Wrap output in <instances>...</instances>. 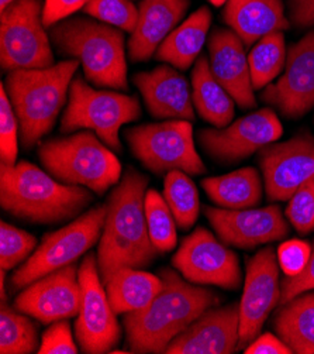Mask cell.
Segmentation results:
<instances>
[{"mask_svg": "<svg viewBox=\"0 0 314 354\" xmlns=\"http://www.w3.org/2000/svg\"><path fill=\"white\" fill-rule=\"evenodd\" d=\"M148 178L128 167L112 191L97 247V267L103 284L123 267L144 268L157 257L146 218Z\"/></svg>", "mask_w": 314, "mask_h": 354, "instance_id": "cell-1", "label": "cell"}, {"mask_svg": "<svg viewBox=\"0 0 314 354\" xmlns=\"http://www.w3.org/2000/svg\"><path fill=\"white\" fill-rule=\"evenodd\" d=\"M159 277L162 290L151 304L124 313L130 353H165L173 339L220 301L215 291L192 286L173 270L162 268Z\"/></svg>", "mask_w": 314, "mask_h": 354, "instance_id": "cell-2", "label": "cell"}, {"mask_svg": "<svg viewBox=\"0 0 314 354\" xmlns=\"http://www.w3.org/2000/svg\"><path fill=\"white\" fill-rule=\"evenodd\" d=\"M93 201L85 187L66 185L28 161L0 167V205L31 223H59L79 216Z\"/></svg>", "mask_w": 314, "mask_h": 354, "instance_id": "cell-3", "label": "cell"}, {"mask_svg": "<svg viewBox=\"0 0 314 354\" xmlns=\"http://www.w3.org/2000/svg\"><path fill=\"white\" fill-rule=\"evenodd\" d=\"M79 65L66 59L43 69L9 71L3 86L19 119L23 149H32L52 130Z\"/></svg>", "mask_w": 314, "mask_h": 354, "instance_id": "cell-4", "label": "cell"}, {"mask_svg": "<svg viewBox=\"0 0 314 354\" xmlns=\"http://www.w3.org/2000/svg\"><path fill=\"white\" fill-rule=\"evenodd\" d=\"M50 39L62 55L81 62L89 84L128 91L121 30L101 21L74 17L52 26Z\"/></svg>", "mask_w": 314, "mask_h": 354, "instance_id": "cell-5", "label": "cell"}, {"mask_svg": "<svg viewBox=\"0 0 314 354\" xmlns=\"http://www.w3.org/2000/svg\"><path fill=\"white\" fill-rule=\"evenodd\" d=\"M39 157L54 178L103 195L121 178V164L113 150L92 131L50 138L40 145Z\"/></svg>", "mask_w": 314, "mask_h": 354, "instance_id": "cell-6", "label": "cell"}, {"mask_svg": "<svg viewBox=\"0 0 314 354\" xmlns=\"http://www.w3.org/2000/svg\"><path fill=\"white\" fill-rule=\"evenodd\" d=\"M141 116L137 96L92 88L77 77L69 88V102L61 120V131H93L113 151H121L120 129Z\"/></svg>", "mask_w": 314, "mask_h": 354, "instance_id": "cell-7", "label": "cell"}, {"mask_svg": "<svg viewBox=\"0 0 314 354\" xmlns=\"http://www.w3.org/2000/svg\"><path fill=\"white\" fill-rule=\"evenodd\" d=\"M124 137L134 157L154 174L206 172V165L195 147L193 126L189 120L173 119L130 127Z\"/></svg>", "mask_w": 314, "mask_h": 354, "instance_id": "cell-8", "label": "cell"}, {"mask_svg": "<svg viewBox=\"0 0 314 354\" xmlns=\"http://www.w3.org/2000/svg\"><path fill=\"white\" fill-rule=\"evenodd\" d=\"M106 214V203L97 205L65 227L47 234L27 261L13 274V287L26 288L50 272L75 264L100 240Z\"/></svg>", "mask_w": 314, "mask_h": 354, "instance_id": "cell-9", "label": "cell"}, {"mask_svg": "<svg viewBox=\"0 0 314 354\" xmlns=\"http://www.w3.org/2000/svg\"><path fill=\"white\" fill-rule=\"evenodd\" d=\"M41 0H17L0 13V62L8 73L54 65Z\"/></svg>", "mask_w": 314, "mask_h": 354, "instance_id": "cell-10", "label": "cell"}, {"mask_svg": "<svg viewBox=\"0 0 314 354\" xmlns=\"http://www.w3.org/2000/svg\"><path fill=\"white\" fill-rule=\"evenodd\" d=\"M82 304L75 322L79 347L88 354L112 353L120 343L121 328L100 278L97 257L89 253L79 267Z\"/></svg>", "mask_w": 314, "mask_h": 354, "instance_id": "cell-11", "label": "cell"}, {"mask_svg": "<svg viewBox=\"0 0 314 354\" xmlns=\"http://www.w3.org/2000/svg\"><path fill=\"white\" fill-rule=\"evenodd\" d=\"M172 264L192 284L237 290L242 281L238 256L204 227L182 241Z\"/></svg>", "mask_w": 314, "mask_h": 354, "instance_id": "cell-12", "label": "cell"}, {"mask_svg": "<svg viewBox=\"0 0 314 354\" xmlns=\"http://www.w3.org/2000/svg\"><path fill=\"white\" fill-rule=\"evenodd\" d=\"M281 120L271 108L246 115L223 129H203L199 141L208 157L222 162L234 164L282 137Z\"/></svg>", "mask_w": 314, "mask_h": 354, "instance_id": "cell-13", "label": "cell"}, {"mask_svg": "<svg viewBox=\"0 0 314 354\" xmlns=\"http://www.w3.org/2000/svg\"><path fill=\"white\" fill-rule=\"evenodd\" d=\"M277 254L265 247L247 263L246 284L239 301L238 350H246L261 333L271 312L281 304Z\"/></svg>", "mask_w": 314, "mask_h": 354, "instance_id": "cell-14", "label": "cell"}, {"mask_svg": "<svg viewBox=\"0 0 314 354\" xmlns=\"http://www.w3.org/2000/svg\"><path fill=\"white\" fill-rule=\"evenodd\" d=\"M259 165L268 199L289 201L303 184L314 180V137L302 133L265 146L259 150Z\"/></svg>", "mask_w": 314, "mask_h": 354, "instance_id": "cell-15", "label": "cell"}, {"mask_svg": "<svg viewBox=\"0 0 314 354\" xmlns=\"http://www.w3.org/2000/svg\"><path fill=\"white\" fill-rule=\"evenodd\" d=\"M261 96L289 119L303 118L314 108V30L291 46L282 77Z\"/></svg>", "mask_w": 314, "mask_h": 354, "instance_id": "cell-16", "label": "cell"}, {"mask_svg": "<svg viewBox=\"0 0 314 354\" xmlns=\"http://www.w3.org/2000/svg\"><path fill=\"white\" fill-rule=\"evenodd\" d=\"M82 290L79 268L69 264L50 272L24 288L14 299V308L41 324L71 319L79 313Z\"/></svg>", "mask_w": 314, "mask_h": 354, "instance_id": "cell-17", "label": "cell"}, {"mask_svg": "<svg viewBox=\"0 0 314 354\" xmlns=\"http://www.w3.org/2000/svg\"><path fill=\"white\" fill-rule=\"evenodd\" d=\"M204 215L220 240L237 249H254L289 234V225L277 205L239 210L206 206Z\"/></svg>", "mask_w": 314, "mask_h": 354, "instance_id": "cell-18", "label": "cell"}, {"mask_svg": "<svg viewBox=\"0 0 314 354\" xmlns=\"http://www.w3.org/2000/svg\"><path fill=\"white\" fill-rule=\"evenodd\" d=\"M239 304L212 306L173 339L166 354H231L238 350Z\"/></svg>", "mask_w": 314, "mask_h": 354, "instance_id": "cell-19", "label": "cell"}, {"mask_svg": "<svg viewBox=\"0 0 314 354\" xmlns=\"http://www.w3.org/2000/svg\"><path fill=\"white\" fill-rule=\"evenodd\" d=\"M246 46L233 30L215 28L207 41L208 64L222 86L241 109L257 106Z\"/></svg>", "mask_w": 314, "mask_h": 354, "instance_id": "cell-20", "label": "cell"}, {"mask_svg": "<svg viewBox=\"0 0 314 354\" xmlns=\"http://www.w3.org/2000/svg\"><path fill=\"white\" fill-rule=\"evenodd\" d=\"M155 119L193 120V99L186 78L169 65H159L133 78Z\"/></svg>", "mask_w": 314, "mask_h": 354, "instance_id": "cell-21", "label": "cell"}, {"mask_svg": "<svg viewBox=\"0 0 314 354\" xmlns=\"http://www.w3.org/2000/svg\"><path fill=\"white\" fill-rule=\"evenodd\" d=\"M190 0H143L138 21L128 40V57L134 62L148 61L162 41L177 28Z\"/></svg>", "mask_w": 314, "mask_h": 354, "instance_id": "cell-22", "label": "cell"}, {"mask_svg": "<svg viewBox=\"0 0 314 354\" xmlns=\"http://www.w3.org/2000/svg\"><path fill=\"white\" fill-rule=\"evenodd\" d=\"M223 20L246 47L254 46L271 32L291 27L282 0H227Z\"/></svg>", "mask_w": 314, "mask_h": 354, "instance_id": "cell-23", "label": "cell"}, {"mask_svg": "<svg viewBox=\"0 0 314 354\" xmlns=\"http://www.w3.org/2000/svg\"><path fill=\"white\" fill-rule=\"evenodd\" d=\"M213 15L203 6L173 30L155 53L158 61L178 69H188L202 55V48L210 30Z\"/></svg>", "mask_w": 314, "mask_h": 354, "instance_id": "cell-24", "label": "cell"}, {"mask_svg": "<svg viewBox=\"0 0 314 354\" xmlns=\"http://www.w3.org/2000/svg\"><path fill=\"white\" fill-rule=\"evenodd\" d=\"M193 106L202 119L217 129L227 127L235 113V102L212 73L207 57L200 55L192 71Z\"/></svg>", "mask_w": 314, "mask_h": 354, "instance_id": "cell-25", "label": "cell"}, {"mask_svg": "<svg viewBox=\"0 0 314 354\" xmlns=\"http://www.w3.org/2000/svg\"><path fill=\"white\" fill-rule=\"evenodd\" d=\"M104 288L113 310L120 315L148 306L162 290V279L141 268L123 267L108 279Z\"/></svg>", "mask_w": 314, "mask_h": 354, "instance_id": "cell-26", "label": "cell"}, {"mask_svg": "<svg viewBox=\"0 0 314 354\" xmlns=\"http://www.w3.org/2000/svg\"><path fill=\"white\" fill-rule=\"evenodd\" d=\"M273 329L293 353L314 354V291L303 292L279 305Z\"/></svg>", "mask_w": 314, "mask_h": 354, "instance_id": "cell-27", "label": "cell"}, {"mask_svg": "<svg viewBox=\"0 0 314 354\" xmlns=\"http://www.w3.org/2000/svg\"><path fill=\"white\" fill-rule=\"evenodd\" d=\"M202 187L212 202L224 209H250L262 199L261 176L253 167L206 178L202 181Z\"/></svg>", "mask_w": 314, "mask_h": 354, "instance_id": "cell-28", "label": "cell"}, {"mask_svg": "<svg viewBox=\"0 0 314 354\" xmlns=\"http://www.w3.org/2000/svg\"><path fill=\"white\" fill-rule=\"evenodd\" d=\"M286 57L288 51L282 31L271 32L257 41L248 55L254 89L268 86L279 74L284 73Z\"/></svg>", "mask_w": 314, "mask_h": 354, "instance_id": "cell-29", "label": "cell"}, {"mask_svg": "<svg viewBox=\"0 0 314 354\" xmlns=\"http://www.w3.org/2000/svg\"><path fill=\"white\" fill-rule=\"evenodd\" d=\"M39 351L37 328L26 313L2 304L0 310V353L30 354Z\"/></svg>", "mask_w": 314, "mask_h": 354, "instance_id": "cell-30", "label": "cell"}, {"mask_svg": "<svg viewBox=\"0 0 314 354\" xmlns=\"http://www.w3.org/2000/svg\"><path fill=\"white\" fill-rule=\"evenodd\" d=\"M164 198L168 202L177 225L190 229L199 216V195L196 185L184 171H170L165 176Z\"/></svg>", "mask_w": 314, "mask_h": 354, "instance_id": "cell-31", "label": "cell"}, {"mask_svg": "<svg viewBox=\"0 0 314 354\" xmlns=\"http://www.w3.org/2000/svg\"><path fill=\"white\" fill-rule=\"evenodd\" d=\"M146 218L148 233L158 253H168L177 247V221L165 198L155 189L146 194Z\"/></svg>", "mask_w": 314, "mask_h": 354, "instance_id": "cell-32", "label": "cell"}, {"mask_svg": "<svg viewBox=\"0 0 314 354\" xmlns=\"http://www.w3.org/2000/svg\"><path fill=\"white\" fill-rule=\"evenodd\" d=\"M84 13L127 32H133L138 21V10L130 0H90Z\"/></svg>", "mask_w": 314, "mask_h": 354, "instance_id": "cell-33", "label": "cell"}, {"mask_svg": "<svg viewBox=\"0 0 314 354\" xmlns=\"http://www.w3.org/2000/svg\"><path fill=\"white\" fill-rule=\"evenodd\" d=\"M37 239L32 234L2 222L0 225V266L3 270H12L24 261L36 249Z\"/></svg>", "mask_w": 314, "mask_h": 354, "instance_id": "cell-34", "label": "cell"}, {"mask_svg": "<svg viewBox=\"0 0 314 354\" xmlns=\"http://www.w3.org/2000/svg\"><path fill=\"white\" fill-rule=\"evenodd\" d=\"M19 131L17 115L2 85V92H0V158H2V164L14 165L17 162Z\"/></svg>", "mask_w": 314, "mask_h": 354, "instance_id": "cell-35", "label": "cell"}, {"mask_svg": "<svg viewBox=\"0 0 314 354\" xmlns=\"http://www.w3.org/2000/svg\"><path fill=\"white\" fill-rule=\"evenodd\" d=\"M286 218L299 234L314 230V180L303 184L289 199Z\"/></svg>", "mask_w": 314, "mask_h": 354, "instance_id": "cell-36", "label": "cell"}, {"mask_svg": "<svg viewBox=\"0 0 314 354\" xmlns=\"http://www.w3.org/2000/svg\"><path fill=\"white\" fill-rule=\"evenodd\" d=\"M68 319L54 322L43 335L39 347L40 354H77L78 347L74 342Z\"/></svg>", "mask_w": 314, "mask_h": 354, "instance_id": "cell-37", "label": "cell"}, {"mask_svg": "<svg viewBox=\"0 0 314 354\" xmlns=\"http://www.w3.org/2000/svg\"><path fill=\"white\" fill-rule=\"evenodd\" d=\"M311 254V247L302 240H291L284 243L277 250L279 267L291 277L299 274L307 264Z\"/></svg>", "mask_w": 314, "mask_h": 354, "instance_id": "cell-38", "label": "cell"}, {"mask_svg": "<svg viewBox=\"0 0 314 354\" xmlns=\"http://www.w3.org/2000/svg\"><path fill=\"white\" fill-rule=\"evenodd\" d=\"M281 288H282V297H281V304L279 305L289 302L291 299H293L295 297L303 292L314 291V244H313L310 259L304 266V268L296 275H291V277L286 275V278L282 281Z\"/></svg>", "mask_w": 314, "mask_h": 354, "instance_id": "cell-39", "label": "cell"}, {"mask_svg": "<svg viewBox=\"0 0 314 354\" xmlns=\"http://www.w3.org/2000/svg\"><path fill=\"white\" fill-rule=\"evenodd\" d=\"M90 0H46L43 10V21L47 28H51L57 23L72 16L84 8Z\"/></svg>", "mask_w": 314, "mask_h": 354, "instance_id": "cell-40", "label": "cell"}, {"mask_svg": "<svg viewBox=\"0 0 314 354\" xmlns=\"http://www.w3.org/2000/svg\"><path fill=\"white\" fill-rule=\"evenodd\" d=\"M246 354H292L291 347L279 336L264 333L246 347Z\"/></svg>", "mask_w": 314, "mask_h": 354, "instance_id": "cell-41", "label": "cell"}, {"mask_svg": "<svg viewBox=\"0 0 314 354\" xmlns=\"http://www.w3.org/2000/svg\"><path fill=\"white\" fill-rule=\"evenodd\" d=\"M291 21L297 28L314 26V0H292L289 3Z\"/></svg>", "mask_w": 314, "mask_h": 354, "instance_id": "cell-42", "label": "cell"}, {"mask_svg": "<svg viewBox=\"0 0 314 354\" xmlns=\"http://www.w3.org/2000/svg\"><path fill=\"white\" fill-rule=\"evenodd\" d=\"M5 277H6V270L2 268L0 271V297H2V304H5L6 299V291H5Z\"/></svg>", "mask_w": 314, "mask_h": 354, "instance_id": "cell-43", "label": "cell"}, {"mask_svg": "<svg viewBox=\"0 0 314 354\" xmlns=\"http://www.w3.org/2000/svg\"><path fill=\"white\" fill-rule=\"evenodd\" d=\"M16 2H17V0H0V12L8 9L9 6H12Z\"/></svg>", "mask_w": 314, "mask_h": 354, "instance_id": "cell-44", "label": "cell"}, {"mask_svg": "<svg viewBox=\"0 0 314 354\" xmlns=\"http://www.w3.org/2000/svg\"><path fill=\"white\" fill-rule=\"evenodd\" d=\"M208 2H212V5H213V6L220 8V6H223V5H226V3H227V0H208Z\"/></svg>", "mask_w": 314, "mask_h": 354, "instance_id": "cell-45", "label": "cell"}]
</instances>
